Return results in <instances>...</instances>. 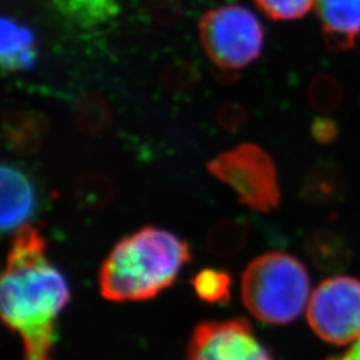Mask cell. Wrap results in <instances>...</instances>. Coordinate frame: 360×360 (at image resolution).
Returning <instances> with one entry per match:
<instances>
[{
	"mask_svg": "<svg viewBox=\"0 0 360 360\" xmlns=\"http://www.w3.org/2000/svg\"><path fill=\"white\" fill-rule=\"evenodd\" d=\"M316 8L327 46L351 50L360 37V0H318Z\"/></svg>",
	"mask_w": 360,
	"mask_h": 360,
	"instance_id": "cell-9",
	"label": "cell"
},
{
	"mask_svg": "<svg viewBox=\"0 0 360 360\" xmlns=\"http://www.w3.org/2000/svg\"><path fill=\"white\" fill-rule=\"evenodd\" d=\"M47 134V122L35 112H11L4 116L7 147L19 155L37 153Z\"/></svg>",
	"mask_w": 360,
	"mask_h": 360,
	"instance_id": "cell-13",
	"label": "cell"
},
{
	"mask_svg": "<svg viewBox=\"0 0 360 360\" xmlns=\"http://www.w3.org/2000/svg\"><path fill=\"white\" fill-rule=\"evenodd\" d=\"M108 122H110L108 107L98 96L87 98L77 108V126L86 132H90V134L101 132L108 126Z\"/></svg>",
	"mask_w": 360,
	"mask_h": 360,
	"instance_id": "cell-19",
	"label": "cell"
},
{
	"mask_svg": "<svg viewBox=\"0 0 360 360\" xmlns=\"http://www.w3.org/2000/svg\"><path fill=\"white\" fill-rule=\"evenodd\" d=\"M328 360H360V336L345 354L330 358Z\"/></svg>",
	"mask_w": 360,
	"mask_h": 360,
	"instance_id": "cell-23",
	"label": "cell"
},
{
	"mask_svg": "<svg viewBox=\"0 0 360 360\" xmlns=\"http://www.w3.org/2000/svg\"><path fill=\"white\" fill-rule=\"evenodd\" d=\"M188 245L172 232L144 227L122 239L99 272L102 295L112 302H141L160 294L188 263Z\"/></svg>",
	"mask_w": 360,
	"mask_h": 360,
	"instance_id": "cell-2",
	"label": "cell"
},
{
	"mask_svg": "<svg viewBox=\"0 0 360 360\" xmlns=\"http://www.w3.org/2000/svg\"><path fill=\"white\" fill-rule=\"evenodd\" d=\"M250 238L248 223L243 219H226L217 223L207 235L208 251L219 257L239 254Z\"/></svg>",
	"mask_w": 360,
	"mask_h": 360,
	"instance_id": "cell-14",
	"label": "cell"
},
{
	"mask_svg": "<svg viewBox=\"0 0 360 360\" xmlns=\"http://www.w3.org/2000/svg\"><path fill=\"white\" fill-rule=\"evenodd\" d=\"M339 129L334 120L327 117L316 119L311 126V135L316 142L322 144H330L338 138Z\"/></svg>",
	"mask_w": 360,
	"mask_h": 360,
	"instance_id": "cell-22",
	"label": "cell"
},
{
	"mask_svg": "<svg viewBox=\"0 0 360 360\" xmlns=\"http://www.w3.org/2000/svg\"><path fill=\"white\" fill-rule=\"evenodd\" d=\"M37 59L35 38L31 30L13 19H1L0 62L4 70L23 71L31 68Z\"/></svg>",
	"mask_w": 360,
	"mask_h": 360,
	"instance_id": "cell-12",
	"label": "cell"
},
{
	"mask_svg": "<svg viewBox=\"0 0 360 360\" xmlns=\"http://www.w3.org/2000/svg\"><path fill=\"white\" fill-rule=\"evenodd\" d=\"M218 120L223 129L235 131L245 124V111L238 104H229L220 110Z\"/></svg>",
	"mask_w": 360,
	"mask_h": 360,
	"instance_id": "cell-21",
	"label": "cell"
},
{
	"mask_svg": "<svg viewBox=\"0 0 360 360\" xmlns=\"http://www.w3.org/2000/svg\"><path fill=\"white\" fill-rule=\"evenodd\" d=\"M187 360H274L245 319L207 322L193 331Z\"/></svg>",
	"mask_w": 360,
	"mask_h": 360,
	"instance_id": "cell-7",
	"label": "cell"
},
{
	"mask_svg": "<svg viewBox=\"0 0 360 360\" xmlns=\"http://www.w3.org/2000/svg\"><path fill=\"white\" fill-rule=\"evenodd\" d=\"M303 247L311 263L324 272H342L352 260V250L346 238L333 230L322 229L311 232Z\"/></svg>",
	"mask_w": 360,
	"mask_h": 360,
	"instance_id": "cell-11",
	"label": "cell"
},
{
	"mask_svg": "<svg viewBox=\"0 0 360 360\" xmlns=\"http://www.w3.org/2000/svg\"><path fill=\"white\" fill-rule=\"evenodd\" d=\"M79 202L90 208L107 206L114 195L110 180L99 174H87L82 176L77 186Z\"/></svg>",
	"mask_w": 360,
	"mask_h": 360,
	"instance_id": "cell-17",
	"label": "cell"
},
{
	"mask_svg": "<svg viewBox=\"0 0 360 360\" xmlns=\"http://www.w3.org/2000/svg\"><path fill=\"white\" fill-rule=\"evenodd\" d=\"M309 272L290 254L272 251L254 259L242 278V297L260 322H294L309 299Z\"/></svg>",
	"mask_w": 360,
	"mask_h": 360,
	"instance_id": "cell-3",
	"label": "cell"
},
{
	"mask_svg": "<svg viewBox=\"0 0 360 360\" xmlns=\"http://www.w3.org/2000/svg\"><path fill=\"white\" fill-rule=\"evenodd\" d=\"M318 0H255L257 7L274 20L303 18Z\"/></svg>",
	"mask_w": 360,
	"mask_h": 360,
	"instance_id": "cell-20",
	"label": "cell"
},
{
	"mask_svg": "<svg viewBox=\"0 0 360 360\" xmlns=\"http://www.w3.org/2000/svg\"><path fill=\"white\" fill-rule=\"evenodd\" d=\"M1 230L22 229L38 206L34 183L26 172L13 165L1 167Z\"/></svg>",
	"mask_w": 360,
	"mask_h": 360,
	"instance_id": "cell-8",
	"label": "cell"
},
{
	"mask_svg": "<svg viewBox=\"0 0 360 360\" xmlns=\"http://www.w3.org/2000/svg\"><path fill=\"white\" fill-rule=\"evenodd\" d=\"M58 8L77 23L89 26L115 15L116 0H55Z\"/></svg>",
	"mask_w": 360,
	"mask_h": 360,
	"instance_id": "cell-15",
	"label": "cell"
},
{
	"mask_svg": "<svg viewBox=\"0 0 360 360\" xmlns=\"http://www.w3.org/2000/svg\"><path fill=\"white\" fill-rule=\"evenodd\" d=\"M309 104L321 112H331L342 102V87L330 75H318L311 82Z\"/></svg>",
	"mask_w": 360,
	"mask_h": 360,
	"instance_id": "cell-18",
	"label": "cell"
},
{
	"mask_svg": "<svg viewBox=\"0 0 360 360\" xmlns=\"http://www.w3.org/2000/svg\"><path fill=\"white\" fill-rule=\"evenodd\" d=\"M302 196L311 205L328 206L340 202L347 193V176L333 159H322L309 168L302 183Z\"/></svg>",
	"mask_w": 360,
	"mask_h": 360,
	"instance_id": "cell-10",
	"label": "cell"
},
{
	"mask_svg": "<svg viewBox=\"0 0 360 360\" xmlns=\"http://www.w3.org/2000/svg\"><path fill=\"white\" fill-rule=\"evenodd\" d=\"M307 321L327 343L345 346L360 336V281L348 276L327 279L311 296Z\"/></svg>",
	"mask_w": 360,
	"mask_h": 360,
	"instance_id": "cell-6",
	"label": "cell"
},
{
	"mask_svg": "<svg viewBox=\"0 0 360 360\" xmlns=\"http://www.w3.org/2000/svg\"><path fill=\"white\" fill-rule=\"evenodd\" d=\"M70 299L63 274L46 255V240L32 226L13 236L1 279V318L20 335L26 360H49L53 327Z\"/></svg>",
	"mask_w": 360,
	"mask_h": 360,
	"instance_id": "cell-1",
	"label": "cell"
},
{
	"mask_svg": "<svg viewBox=\"0 0 360 360\" xmlns=\"http://www.w3.org/2000/svg\"><path fill=\"white\" fill-rule=\"evenodd\" d=\"M202 46L208 58L224 70H240L255 62L264 43L259 19L248 8L227 4L202 18Z\"/></svg>",
	"mask_w": 360,
	"mask_h": 360,
	"instance_id": "cell-4",
	"label": "cell"
},
{
	"mask_svg": "<svg viewBox=\"0 0 360 360\" xmlns=\"http://www.w3.org/2000/svg\"><path fill=\"white\" fill-rule=\"evenodd\" d=\"M193 285L196 295L207 303H227L231 297V278L224 271H200L193 278Z\"/></svg>",
	"mask_w": 360,
	"mask_h": 360,
	"instance_id": "cell-16",
	"label": "cell"
},
{
	"mask_svg": "<svg viewBox=\"0 0 360 360\" xmlns=\"http://www.w3.org/2000/svg\"><path fill=\"white\" fill-rule=\"evenodd\" d=\"M208 171L230 186L245 206L260 212L279 207L278 171L270 155L257 144L245 143L221 153L208 163Z\"/></svg>",
	"mask_w": 360,
	"mask_h": 360,
	"instance_id": "cell-5",
	"label": "cell"
}]
</instances>
